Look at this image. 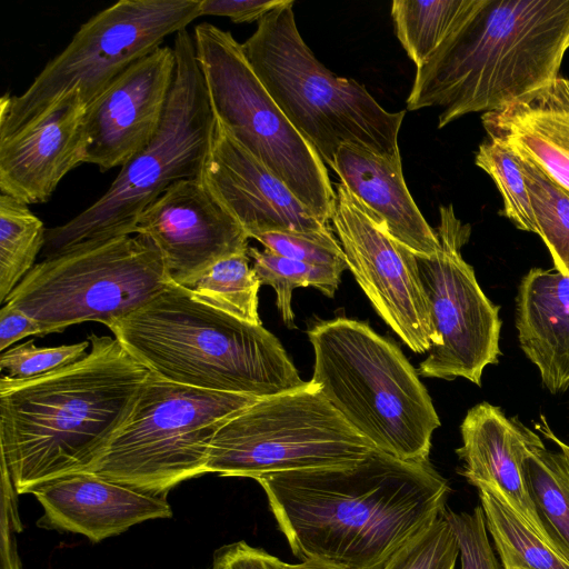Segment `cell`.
<instances>
[{
	"mask_svg": "<svg viewBox=\"0 0 569 569\" xmlns=\"http://www.w3.org/2000/svg\"><path fill=\"white\" fill-rule=\"evenodd\" d=\"M192 38L216 121L328 223L336 191L326 163L269 94L241 43L210 22L197 24Z\"/></svg>",
	"mask_w": 569,
	"mask_h": 569,
	"instance_id": "9",
	"label": "cell"
},
{
	"mask_svg": "<svg viewBox=\"0 0 569 569\" xmlns=\"http://www.w3.org/2000/svg\"><path fill=\"white\" fill-rule=\"evenodd\" d=\"M292 6L288 0L266 14L241 43L280 110L330 168L341 146L400 153L398 134L406 112L387 111L363 84L327 69L303 41Z\"/></svg>",
	"mask_w": 569,
	"mask_h": 569,
	"instance_id": "6",
	"label": "cell"
},
{
	"mask_svg": "<svg viewBox=\"0 0 569 569\" xmlns=\"http://www.w3.org/2000/svg\"><path fill=\"white\" fill-rule=\"evenodd\" d=\"M260 286L247 252L220 259L184 288L201 302L246 322L262 325L258 313Z\"/></svg>",
	"mask_w": 569,
	"mask_h": 569,
	"instance_id": "28",
	"label": "cell"
},
{
	"mask_svg": "<svg viewBox=\"0 0 569 569\" xmlns=\"http://www.w3.org/2000/svg\"><path fill=\"white\" fill-rule=\"evenodd\" d=\"M460 431L462 446L456 450L463 461L460 473L476 488L495 493L550 546L522 469L526 453L543 443L541 438L517 417L508 418L499 407L486 401L468 410Z\"/></svg>",
	"mask_w": 569,
	"mask_h": 569,
	"instance_id": "19",
	"label": "cell"
},
{
	"mask_svg": "<svg viewBox=\"0 0 569 569\" xmlns=\"http://www.w3.org/2000/svg\"><path fill=\"white\" fill-rule=\"evenodd\" d=\"M475 163L493 180L500 192L503 201L501 214L519 230L535 233L530 196L519 159L503 146L488 139L479 146Z\"/></svg>",
	"mask_w": 569,
	"mask_h": 569,
	"instance_id": "31",
	"label": "cell"
},
{
	"mask_svg": "<svg viewBox=\"0 0 569 569\" xmlns=\"http://www.w3.org/2000/svg\"><path fill=\"white\" fill-rule=\"evenodd\" d=\"M311 382L376 449L429 462L439 416L418 372L389 339L366 322L339 317L308 330Z\"/></svg>",
	"mask_w": 569,
	"mask_h": 569,
	"instance_id": "5",
	"label": "cell"
},
{
	"mask_svg": "<svg viewBox=\"0 0 569 569\" xmlns=\"http://www.w3.org/2000/svg\"><path fill=\"white\" fill-rule=\"evenodd\" d=\"M90 347L87 339L72 345L37 347L27 341L11 347L0 355V369L8 377L28 379L67 367L82 359Z\"/></svg>",
	"mask_w": 569,
	"mask_h": 569,
	"instance_id": "34",
	"label": "cell"
},
{
	"mask_svg": "<svg viewBox=\"0 0 569 569\" xmlns=\"http://www.w3.org/2000/svg\"><path fill=\"white\" fill-rule=\"evenodd\" d=\"M569 50V0H486L417 68L408 110L442 108L441 129L500 111L559 78Z\"/></svg>",
	"mask_w": 569,
	"mask_h": 569,
	"instance_id": "3",
	"label": "cell"
},
{
	"mask_svg": "<svg viewBox=\"0 0 569 569\" xmlns=\"http://www.w3.org/2000/svg\"><path fill=\"white\" fill-rule=\"evenodd\" d=\"M109 329L152 375L170 382L270 397L303 381L278 338L169 286Z\"/></svg>",
	"mask_w": 569,
	"mask_h": 569,
	"instance_id": "4",
	"label": "cell"
},
{
	"mask_svg": "<svg viewBox=\"0 0 569 569\" xmlns=\"http://www.w3.org/2000/svg\"><path fill=\"white\" fill-rule=\"evenodd\" d=\"M375 447L311 381L264 397L230 418L213 437L207 473L263 476L363 459Z\"/></svg>",
	"mask_w": 569,
	"mask_h": 569,
	"instance_id": "12",
	"label": "cell"
},
{
	"mask_svg": "<svg viewBox=\"0 0 569 569\" xmlns=\"http://www.w3.org/2000/svg\"><path fill=\"white\" fill-rule=\"evenodd\" d=\"M540 419L537 429L559 450L543 443L531 447L522 466L525 481L550 546L569 561V445L552 432L545 416Z\"/></svg>",
	"mask_w": 569,
	"mask_h": 569,
	"instance_id": "24",
	"label": "cell"
},
{
	"mask_svg": "<svg viewBox=\"0 0 569 569\" xmlns=\"http://www.w3.org/2000/svg\"><path fill=\"white\" fill-rule=\"evenodd\" d=\"M43 508L38 526L80 533L93 542L147 520L170 518L163 496L142 492L92 472L64 476L31 491Z\"/></svg>",
	"mask_w": 569,
	"mask_h": 569,
	"instance_id": "20",
	"label": "cell"
},
{
	"mask_svg": "<svg viewBox=\"0 0 569 569\" xmlns=\"http://www.w3.org/2000/svg\"><path fill=\"white\" fill-rule=\"evenodd\" d=\"M269 555L244 541L233 542L216 551L212 569H272Z\"/></svg>",
	"mask_w": 569,
	"mask_h": 569,
	"instance_id": "38",
	"label": "cell"
},
{
	"mask_svg": "<svg viewBox=\"0 0 569 569\" xmlns=\"http://www.w3.org/2000/svg\"><path fill=\"white\" fill-rule=\"evenodd\" d=\"M487 530L502 569H569V561L533 532L495 493L477 488Z\"/></svg>",
	"mask_w": 569,
	"mask_h": 569,
	"instance_id": "26",
	"label": "cell"
},
{
	"mask_svg": "<svg viewBox=\"0 0 569 569\" xmlns=\"http://www.w3.org/2000/svg\"><path fill=\"white\" fill-rule=\"evenodd\" d=\"M489 140L539 168L569 192V79L481 116Z\"/></svg>",
	"mask_w": 569,
	"mask_h": 569,
	"instance_id": "21",
	"label": "cell"
},
{
	"mask_svg": "<svg viewBox=\"0 0 569 569\" xmlns=\"http://www.w3.org/2000/svg\"><path fill=\"white\" fill-rule=\"evenodd\" d=\"M1 569H20L16 551L13 531L20 530L16 496L18 495L10 478L6 462L1 459Z\"/></svg>",
	"mask_w": 569,
	"mask_h": 569,
	"instance_id": "36",
	"label": "cell"
},
{
	"mask_svg": "<svg viewBox=\"0 0 569 569\" xmlns=\"http://www.w3.org/2000/svg\"><path fill=\"white\" fill-rule=\"evenodd\" d=\"M331 169L396 241L418 254L438 251L436 230L426 221L406 184L400 153L382 156L341 146Z\"/></svg>",
	"mask_w": 569,
	"mask_h": 569,
	"instance_id": "22",
	"label": "cell"
},
{
	"mask_svg": "<svg viewBox=\"0 0 569 569\" xmlns=\"http://www.w3.org/2000/svg\"><path fill=\"white\" fill-rule=\"evenodd\" d=\"M176 70L172 47L132 63L86 109L84 163L101 171L122 167L157 133Z\"/></svg>",
	"mask_w": 569,
	"mask_h": 569,
	"instance_id": "16",
	"label": "cell"
},
{
	"mask_svg": "<svg viewBox=\"0 0 569 569\" xmlns=\"http://www.w3.org/2000/svg\"><path fill=\"white\" fill-rule=\"evenodd\" d=\"M335 191L331 221L348 269L400 339L417 353L429 351L435 333L413 252L396 241L345 183L339 181Z\"/></svg>",
	"mask_w": 569,
	"mask_h": 569,
	"instance_id": "14",
	"label": "cell"
},
{
	"mask_svg": "<svg viewBox=\"0 0 569 569\" xmlns=\"http://www.w3.org/2000/svg\"><path fill=\"white\" fill-rule=\"evenodd\" d=\"M288 0H200V16L229 18L234 23L259 21Z\"/></svg>",
	"mask_w": 569,
	"mask_h": 569,
	"instance_id": "37",
	"label": "cell"
},
{
	"mask_svg": "<svg viewBox=\"0 0 569 569\" xmlns=\"http://www.w3.org/2000/svg\"><path fill=\"white\" fill-rule=\"evenodd\" d=\"M201 180L249 238L267 232L321 233L319 220L268 168L216 121Z\"/></svg>",
	"mask_w": 569,
	"mask_h": 569,
	"instance_id": "17",
	"label": "cell"
},
{
	"mask_svg": "<svg viewBox=\"0 0 569 569\" xmlns=\"http://www.w3.org/2000/svg\"><path fill=\"white\" fill-rule=\"evenodd\" d=\"M458 556L456 535L442 515L377 569H455Z\"/></svg>",
	"mask_w": 569,
	"mask_h": 569,
	"instance_id": "32",
	"label": "cell"
},
{
	"mask_svg": "<svg viewBox=\"0 0 569 569\" xmlns=\"http://www.w3.org/2000/svg\"><path fill=\"white\" fill-rule=\"evenodd\" d=\"M87 107L73 92L39 119L0 139V191L27 204L47 202L84 163Z\"/></svg>",
	"mask_w": 569,
	"mask_h": 569,
	"instance_id": "18",
	"label": "cell"
},
{
	"mask_svg": "<svg viewBox=\"0 0 569 569\" xmlns=\"http://www.w3.org/2000/svg\"><path fill=\"white\" fill-rule=\"evenodd\" d=\"M253 239L267 250L292 260L340 272L348 269L342 247L331 230L321 233L267 232Z\"/></svg>",
	"mask_w": 569,
	"mask_h": 569,
	"instance_id": "33",
	"label": "cell"
},
{
	"mask_svg": "<svg viewBox=\"0 0 569 569\" xmlns=\"http://www.w3.org/2000/svg\"><path fill=\"white\" fill-rule=\"evenodd\" d=\"M435 229L439 249L431 256L413 252L428 306L435 342L419 363L418 375L452 380L465 378L481 386L483 370L499 362L500 308L482 291L461 249L471 234L469 223L441 206Z\"/></svg>",
	"mask_w": 569,
	"mask_h": 569,
	"instance_id": "13",
	"label": "cell"
},
{
	"mask_svg": "<svg viewBox=\"0 0 569 569\" xmlns=\"http://www.w3.org/2000/svg\"><path fill=\"white\" fill-rule=\"evenodd\" d=\"M518 159L530 196L535 233L546 244L555 270L569 277V192L549 179L535 164L525 159Z\"/></svg>",
	"mask_w": 569,
	"mask_h": 569,
	"instance_id": "29",
	"label": "cell"
},
{
	"mask_svg": "<svg viewBox=\"0 0 569 569\" xmlns=\"http://www.w3.org/2000/svg\"><path fill=\"white\" fill-rule=\"evenodd\" d=\"M259 399L183 386L150 372L89 472L166 497L180 482L207 473L217 431Z\"/></svg>",
	"mask_w": 569,
	"mask_h": 569,
	"instance_id": "8",
	"label": "cell"
},
{
	"mask_svg": "<svg viewBox=\"0 0 569 569\" xmlns=\"http://www.w3.org/2000/svg\"><path fill=\"white\" fill-rule=\"evenodd\" d=\"M134 233L152 240L170 281L181 287L220 259L249 249L244 229L201 179L172 184L141 213Z\"/></svg>",
	"mask_w": 569,
	"mask_h": 569,
	"instance_id": "15",
	"label": "cell"
},
{
	"mask_svg": "<svg viewBox=\"0 0 569 569\" xmlns=\"http://www.w3.org/2000/svg\"><path fill=\"white\" fill-rule=\"evenodd\" d=\"M80 360L28 378H0V451L18 492L89 472L150 371L117 338L90 335Z\"/></svg>",
	"mask_w": 569,
	"mask_h": 569,
	"instance_id": "2",
	"label": "cell"
},
{
	"mask_svg": "<svg viewBox=\"0 0 569 569\" xmlns=\"http://www.w3.org/2000/svg\"><path fill=\"white\" fill-rule=\"evenodd\" d=\"M170 282L159 249L134 233L82 243L43 259L4 303L34 319L44 336L86 321L109 328Z\"/></svg>",
	"mask_w": 569,
	"mask_h": 569,
	"instance_id": "11",
	"label": "cell"
},
{
	"mask_svg": "<svg viewBox=\"0 0 569 569\" xmlns=\"http://www.w3.org/2000/svg\"><path fill=\"white\" fill-rule=\"evenodd\" d=\"M486 0H395L391 17L397 38L417 68L469 19Z\"/></svg>",
	"mask_w": 569,
	"mask_h": 569,
	"instance_id": "25",
	"label": "cell"
},
{
	"mask_svg": "<svg viewBox=\"0 0 569 569\" xmlns=\"http://www.w3.org/2000/svg\"><path fill=\"white\" fill-rule=\"evenodd\" d=\"M29 336L43 337L40 325L20 309L3 303L0 310V351Z\"/></svg>",
	"mask_w": 569,
	"mask_h": 569,
	"instance_id": "39",
	"label": "cell"
},
{
	"mask_svg": "<svg viewBox=\"0 0 569 569\" xmlns=\"http://www.w3.org/2000/svg\"><path fill=\"white\" fill-rule=\"evenodd\" d=\"M516 329L526 357L552 393L569 387V277L530 269L516 296Z\"/></svg>",
	"mask_w": 569,
	"mask_h": 569,
	"instance_id": "23",
	"label": "cell"
},
{
	"mask_svg": "<svg viewBox=\"0 0 569 569\" xmlns=\"http://www.w3.org/2000/svg\"><path fill=\"white\" fill-rule=\"evenodd\" d=\"M174 78L160 127L123 164L107 191L69 221L47 229L44 259L79 244L134 234L141 213L172 184L201 179L214 116L199 69L192 34H174Z\"/></svg>",
	"mask_w": 569,
	"mask_h": 569,
	"instance_id": "7",
	"label": "cell"
},
{
	"mask_svg": "<svg viewBox=\"0 0 569 569\" xmlns=\"http://www.w3.org/2000/svg\"><path fill=\"white\" fill-rule=\"evenodd\" d=\"M200 16V0H120L80 26L19 96L0 99V139L76 92L90 106L128 67Z\"/></svg>",
	"mask_w": 569,
	"mask_h": 569,
	"instance_id": "10",
	"label": "cell"
},
{
	"mask_svg": "<svg viewBox=\"0 0 569 569\" xmlns=\"http://www.w3.org/2000/svg\"><path fill=\"white\" fill-rule=\"evenodd\" d=\"M269 562L272 569H347L328 561L313 559L305 560L296 565L287 563L272 555H269Z\"/></svg>",
	"mask_w": 569,
	"mask_h": 569,
	"instance_id": "40",
	"label": "cell"
},
{
	"mask_svg": "<svg viewBox=\"0 0 569 569\" xmlns=\"http://www.w3.org/2000/svg\"><path fill=\"white\" fill-rule=\"evenodd\" d=\"M43 222L28 204L0 194V303L36 266L46 243Z\"/></svg>",
	"mask_w": 569,
	"mask_h": 569,
	"instance_id": "27",
	"label": "cell"
},
{
	"mask_svg": "<svg viewBox=\"0 0 569 569\" xmlns=\"http://www.w3.org/2000/svg\"><path fill=\"white\" fill-rule=\"evenodd\" d=\"M248 256L253 260V270L261 284L276 291V303L283 323L295 328L291 307L292 291L300 287H315L328 298H333L342 272L328 267L313 266L292 260L267 249L249 247Z\"/></svg>",
	"mask_w": 569,
	"mask_h": 569,
	"instance_id": "30",
	"label": "cell"
},
{
	"mask_svg": "<svg viewBox=\"0 0 569 569\" xmlns=\"http://www.w3.org/2000/svg\"><path fill=\"white\" fill-rule=\"evenodd\" d=\"M443 517L458 541L460 569H499L480 505L471 513L445 510Z\"/></svg>",
	"mask_w": 569,
	"mask_h": 569,
	"instance_id": "35",
	"label": "cell"
},
{
	"mask_svg": "<svg viewBox=\"0 0 569 569\" xmlns=\"http://www.w3.org/2000/svg\"><path fill=\"white\" fill-rule=\"evenodd\" d=\"M256 480L296 557L347 569L380 567L443 515L450 492L430 462L403 461L376 448L351 465Z\"/></svg>",
	"mask_w": 569,
	"mask_h": 569,
	"instance_id": "1",
	"label": "cell"
}]
</instances>
